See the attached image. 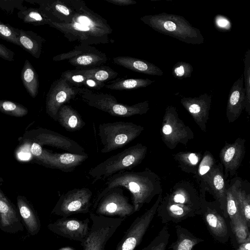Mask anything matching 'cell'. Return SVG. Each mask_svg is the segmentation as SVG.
Instances as JSON below:
<instances>
[{
	"instance_id": "obj_36",
	"label": "cell",
	"mask_w": 250,
	"mask_h": 250,
	"mask_svg": "<svg viewBox=\"0 0 250 250\" xmlns=\"http://www.w3.org/2000/svg\"><path fill=\"white\" fill-rule=\"evenodd\" d=\"M17 16L23 22L34 26L47 24L49 21L39 8H36L26 7L20 10L17 13Z\"/></svg>"
},
{
	"instance_id": "obj_48",
	"label": "cell",
	"mask_w": 250,
	"mask_h": 250,
	"mask_svg": "<svg viewBox=\"0 0 250 250\" xmlns=\"http://www.w3.org/2000/svg\"><path fill=\"white\" fill-rule=\"evenodd\" d=\"M14 52L0 43V58L9 62L14 60Z\"/></svg>"
},
{
	"instance_id": "obj_39",
	"label": "cell",
	"mask_w": 250,
	"mask_h": 250,
	"mask_svg": "<svg viewBox=\"0 0 250 250\" xmlns=\"http://www.w3.org/2000/svg\"><path fill=\"white\" fill-rule=\"evenodd\" d=\"M170 235L168 228L166 225L151 242L142 250H166Z\"/></svg>"
},
{
	"instance_id": "obj_16",
	"label": "cell",
	"mask_w": 250,
	"mask_h": 250,
	"mask_svg": "<svg viewBox=\"0 0 250 250\" xmlns=\"http://www.w3.org/2000/svg\"><path fill=\"white\" fill-rule=\"evenodd\" d=\"M89 219L80 220L62 217L50 223L47 227L52 232L63 238L79 242L81 245L85 241L89 232Z\"/></svg>"
},
{
	"instance_id": "obj_34",
	"label": "cell",
	"mask_w": 250,
	"mask_h": 250,
	"mask_svg": "<svg viewBox=\"0 0 250 250\" xmlns=\"http://www.w3.org/2000/svg\"><path fill=\"white\" fill-rule=\"evenodd\" d=\"M77 73L82 74L88 78L104 83L115 79L118 73L108 66H99L90 68L74 69Z\"/></svg>"
},
{
	"instance_id": "obj_10",
	"label": "cell",
	"mask_w": 250,
	"mask_h": 250,
	"mask_svg": "<svg viewBox=\"0 0 250 250\" xmlns=\"http://www.w3.org/2000/svg\"><path fill=\"white\" fill-rule=\"evenodd\" d=\"M161 134L164 143L170 149L178 144L186 145L194 137L191 129L179 118L176 108L172 105L166 109Z\"/></svg>"
},
{
	"instance_id": "obj_52",
	"label": "cell",
	"mask_w": 250,
	"mask_h": 250,
	"mask_svg": "<svg viewBox=\"0 0 250 250\" xmlns=\"http://www.w3.org/2000/svg\"><path fill=\"white\" fill-rule=\"evenodd\" d=\"M58 250H76L75 248H74L73 247H72L70 246H66V247H64L60 248Z\"/></svg>"
},
{
	"instance_id": "obj_28",
	"label": "cell",
	"mask_w": 250,
	"mask_h": 250,
	"mask_svg": "<svg viewBox=\"0 0 250 250\" xmlns=\"http://www.w3.org/2000/svg\"><path fill=\"white\" fill-rule=\"evenodd\" d=\"M57 121L69 132L78 131L85 125L78 112L67 104H64L60 108L57 114Z\"/></svg>"
},
{
	"instance_id": "obj_12",
	"label": "cell",
	"mask_w": 250,
	"mask_h": 250,
	"mask_svg": "<svg viewBox=\"0 0 250 250\" xmlns=\"http://www.w3.org/2000/svg\"><path fill=\"white\" fill-rule=\"evenodd\" d=\"M162 198V192L158 195L156 201L150 208L133 221L117 244L115 250H134L140 245L156 214Z\"/></svg>"
},
{
	"instance_id": "obj_32",
	"label": "cell",
	"mask_w": 250,
	"mask_h": 250,
	"mask_svg": "<svg viewBox=\"0 0 250 250\" xmlns=\"http://www.w3.org/2000/svg\"><path fill=\"white\" fill-rule=\"evenodd\" d=\"M21 78L26 91L31 97L35 98L39 92V76L36 70L27 59L25 60L21 70Z\"/></svg>"
},
{
	"instance_id": "obj_11",
	"label": "cell",
	"mask_w": 250,
	"mask_h": 250,
	"mask_svg": "<svg viewBox=\"0 0 250 250\" xmlns=\"http://www.w3.org/2000/svg\"><path fill=\"white\" fill-rule=\"evenodd\" d=\"M92 197V192L87 188L69 190L60 197L51 213L62 217L87 213L91 206Z\"/></svg>"
},
{
	"instance_id": "obj_41",
	"label": "cell",
	"mask_w": 250,
	"mask_h": 250,
	"mask_svg": "<svg viewBox=\"0 0 250 250\" xmlns=\"http://www.w3.org/2000/svg\"><path fill=\"white\" fill-rule=\"evenodd\" d=\"M244 79L246 98L245 109L249 115H250V50L246 51L244 59Z\"/></svg>"
},
{
	"instance_id": "obj_6",
	"label": "cell",
	"mask_w": 250,
	"mask_h": 250,
	"mask_svg": "<svg viewBox=\"0 0 250 250\" xmlns=\"http://www.w3.org/2000/svg\"><path fill=\"white\" fill-rule=\"evenodd\" d=\"M144 127L131 122L119 121L99 125L98 135L106 153L122 148L138 137Z\"/></svg>"
},
{
	"instance_id": "obj_44",
	"label": "cell",
	"mask_w": 250,
	"mask_h": 250,
	"mask_svg": "<svg viewBox=\"0 0 250 250\" xmlns=\"http://www.w3.org/2000/svg\"><path fill=\"white\" fill-rule=\"evenodd\" d=\"M193 70V67L189 63L180 61L174 65L172 74L174 78L181 80L191 77Z\"/></svg>"
},
{
	"instance_id": "obj_2",
	"label": "cell",
	"mask_w": 250,
	"mask_h": 250,
	"mask_svg": "<svg viewBox=\"0 0 250 250\" xmlns=\"http://www.w3.org/2000/svg\"><path fill=\"white\" fill-rule=\"evenodd\" d=\"M105 186L97 195H101L112 188H125L131 195L135 212L145 204L150 203L155 195L162 192L160 178L148 168L140 172H119L108 178Z\"/></svg>"
},
{
	"instance_id": "obj_1",
	"label": "cell",
	"mask_w": 250,
	"mask_h": 250,
	"mask_svg": "<svg viewBox=\"0 0 250 250\" xmlns=\"http://www.w3.org/2000/svg\"><path fill=\"white\" fill-rule=\"evenodd\" d=\"M47 24L62 33L69 42L89 45L108 43L112 32L107 21L87 7L83 0L71 21L57 23L49 21Z\"/></svg>"
},
{
	"instance_id": "obj_20",
	"label": "cell",
	"mask_w": 250,
	"mask_h": 250,
	"mask_svg": "<svg viewBox=\"0 0 250 250\" xmlns=\"http://www.w3.org/2000/svg\"><path fill=\"white\" fill-rule=\"evenodd\" d=\"M212 96L208 93L197 97H183L180 102L201 129L205 132L211 107Z\"/></svg>"
},
{
	"instance_id": "obj_43",
	"label": "cell",
	"mask_w": 250,
	"mask_h": 250,
	"mask_svg": "<svg viewBox=\"0 0 250 250\" xmlns=\"http://www.w3.org/2000/svg\"><path fill=\"white\" fill-rule=\"evenodd\" d=\"M216 164V160L212 154L206 151L199 163L196 177L199 180Z\"/></svg>"
},
{
	"instance_id": "obj_14",
	"label": "cell",
	"mask_w": 250,
	"mask_h": 250,
	"mask_svg": "<svg viewBox=\"0 0 250 250\" xmlns=\"http://www.w3.org/2000/svg\"><path fill=\"white\" fill-rule=\"evenodd\" d=\"M80 88L72 85L61 77L54 81L46 95L45 107L47 114L57 121L60 108L78 95Z\"/></svg>"
},
{
	"instance_id": "obj_40",
	"label": "cell",
	"mask_w": 250,
	"mask_h": 250,
	"mask_svg": "<svg viewBox=\"0 0 250 250\" xmlns=\"http://www.w3.org/2000/svg\"><path fill=\"white\" fill-rule=\"evenodd\" d=\"M0 111L18 117H23L28 113V109L22 104L8 100H0Z\"/></svg>"
},
{
	"instance_id": "obj_18",
	"label": "cell",
	"mask_w": 250,
	"mask_h": 250,
	"mask_svg": "<svg viewBox=\"0 0 250 250\" xmlns=\"http://www.w3.org/2000/svg\"><path fill=\"white\" fill-rule=\"evenodd\" d=\"M88 158L87 153H54L43 149L42 155L37 160L48 167L69 172L74 171Z\"/></svg>"
},
{
	"instance_id": "obj_31",
	"label": "cell",
	"mask_w": 250,
	"mask_h": 250,
	"mask_svg": "<svg viewBox=\"0 0 250 250\" xmlns=\"http://www.w3.org/2000/svg\"><path fill=\"white\" fill-rule=\"evenodd\" d=\"M233 192L238 204L240 213L249 227H250V194L243 188V181L236 179L231 181Z\"/></svg>"
},
{
	"instance_id": "obj_23",
	"label": "cell",
	"mask_w": 250,
	"mask_h": 250,
	"mask_svg": "<svg viewBox=\"0 0 250 250\" xmlns=\"http://www.w3.org/2000/svg\"><path fill=\"white\" fill-rule=\"evenodd\" d=\"M34 139L41 146H49L73 154L86 153L84 149L76 142L53 131L41 129Z\"/></svg>"
},
{
	"instance_id": "obj_35",
	"label": "cell",
	"mask_w": 250,
	"mask_h": 250,
	"mask_svg": "<svg viewBox=\"0 0 250 250\" xmlns=\"http://www.w3.org/2000/svg\"><path fill=\"white\" fill-rule=\"evenodd\" d=\"M154 82V81L148 79L143 78L121 79L113 81L111 83L106 84L105 86L111 90H133L146 87Z\"/></svg>"
},
{
	"instance_id": "obj_13",
	"label": "cell",
	"mask_w": 250,
	"mask_h": 250,
	"mask_svg": "<svg viewBox=\"0 0 250 250\" xmlns=\"http://www.w3.org/2000/svg\"><path fill=\"white\" fill-rule=\"evenodd\" d=\"M68 60L75 67V69L93 68L106 63L108 58L105 53L89 45L80 43L73 50L57 55L53 58L54 61Z\"/></svg>"
},
{
	"instance_id": "obj_30",
	"label": "cell",
	"mask_w": 250,
	"mask_h": 250,
	"mask_svg": "<svg viewBox=\"0 0 250 250\" xmlns=\"http://www.w3.org/2000/svg\"><path fill=\"white\" fill-rule=\"evenodd\" d=\"M176 240L169 245L168 249L171 250H195L194 247L204 240L197 237L187 229L180 225L175 226Z\"/></svg>"
},
{
	"instance_id": "obj_21",
	"label": "cell",
	"mask_w": 250,
	"mask_h": 250,
	"mask_svg": "<svg viewBox=\"0 0 250 250\" xmlns=\"http://www.w3.org/2000/svg\"><path fill=\"white\" fill-rule=\"evenodd\" d=\"M162 198L174 204L201 209L200 193L189 182L177 183Z\"/></svg>"
},
{
	"instance_id": "obj_50",
	"label": "cell",
	"mask_w": 250,
	"mask_h": 250,
	"mask_svg": "<svg viewBox=\"0 0 250 250\" xmlns=\"http://www.w3.org/2000/svg\"><path fill=\"white\" fill-rule=\"evenodd\" d=\"M42 150L43 149L40 144L37 142L33 143L31 147V151L36 159L41 156Z\"/></svg>"
},
{
	"instance_id": "obj_24",
	"label": "cell",
	"mask_w": 250,
	"mask_h": 250,
	"mask_svg": "<svg viewBox=\"0 0 250 250\" xmlns=\"http://www.w3.org/2000/svg\"><path fill=\"white\" fill-rule=\"evenodd\" d=\"M0 228L15 233L23 229L19 212L0 189Z\"/></svg>"
},
{
	"instance_id": "obj_37",
	"label": "cell",
	"mask_w": 250,
	"mask_h": 250,
	"mask_svg": "<svg viewBox=\"0 0 250 250\" xmlns=\"http://www.w3.org/2000/svg\"><path fill=\"white\" fill-rule=\"evenodd\" d=\"M230 231L239 245L250 240V228L242 216L233 222H229Z\"/></svg>"
},
{
	"instance_id": "obj_3",
	"label": "cell",
	"mask_w": 250,
	"mask_h": 250,
	"mask_svg": "<svg viewBox=\"0 0 250 250\" xmlns=\"http://www.w3.org/2000/svg\"><path fill=\"white\" fill-rule=\"evenodd\" d=\"M140 20L155 31L191 44H201L204 38L198 28L193 26L184 17L163 12L146 15Z\"/></svg>"
},
{
	"instance_id": "obj_29",
	"label": "cell",
	"mask_w": 250,
	"mask_h": 250,
	"mask_svg": "<svg viewBox=\"0 0 250 250\" xmlns=\"http://www.w3.org/2000/svg\"><path fill=\"white\" fill-rule=\"evenodd\" d=\"M18 38L21 47L35 58L40 57L44 38L32 31L19 28Z\"/></svg>"
},
{
	"instance_id": "obj_15",
	"label": "cell",
	"mask_w": 250,
	"mask_h": 250,
	"mask_svg": "<svg viewBox=\"0 0 250 250\" xmlns=\"http://www.w3.org/2000/svg\"><path fill=\"white\" fill-rule=\"evenodd\" d=\"M82 1L37 0L31 1L39 4V9L50 21L57 23H66L72 20Z\"/></svg>"
},
{
	"instance_id": "obj_4",
	"label": "cell",
	"mask_w": 250,
	"mask_h": 250,
	"mask_svg": "<svg viewBox=\"0 0 250 250\" xmlns=\"http://www.w3.org/2000/svg\"><path fill=\"white\" fill-rule=\"evenodd\" d=\"M147 149L146 146L138 143L106 159L89 171L92 183L136 167L145 159Z\"/></svg>"
},
{
	"instance_id": "obj_19",
	"label": "cell",
	"mask_w": 250,
	"mask_h": 250,
	"mask_svg": "<svg viewBox=\"0 0 250 250\" xmlns=\"http://www.w3.org/2000/svg\"><path fill=\"white\" fill-rule=\"evenodd\" d=\"M245 143V139L238 138L233 143L226 142L221 149L219 157L226 179L229 175H235L240 166L246 152Z\"/></svg>"
},
{
	"instance_id": "obj_8",
	"label": "cell",
	"mask_w": 250,
	"mask_h": 250,
	"mask_svg": "<svg viewBox=\"0 0 250 250\" xmlns=\"http://www.w3.org/2000/svg\"><path fill=\"white\" fill-rule=\"evenodd\" d=\"M92 224L82 250H104L108 240L125 218L105 217L90 213Z\"/></svg>"
},
{
	"instance_id": "obj_45",
	"label": "cell",
	"mask_w": 250,
	"mask_h": 250,
	"mask_svg": "<svg viewBox=\"0 0 250 250\" xmlns=\"http://www.w3.org/2000/svg\"><path fill=\"white\" fill-rule=\"evenodd\" d=\"M61 77L78 87L83 86L86 80L88 78L82 74L75 72L73 70H67L62 72Z\"/></svg>"
},
{
	"instance_id": "obj_5",
	"label": "cell",
	"mask_w": 250,
	"mask_h": 250,
	"mask_svg": "<svg viewBox=\"0 0 250 250\" xmlns=\"http://www.w3.org/2000/svg\"><path fill=\"white\" fill-rule=\"evenodd\" d=\"M78 95L88 105L115 117L141 115L146 114L149 109L147 101L133 105L123 104L118 103L115 97L111 94L95 92L85 87L80 88Z\"/></svg>"
},
{
	"instance_id": "obj_51",
	"label": "cell",
	"mask_w": 250,
	"mask_h": 250,
	"mask_svg": "<svg viewBox=\"0 0 250 250\" xmlns=\"http://www.w3.org/2000/svg\"><path fill=\"white\" fill-rule=\"evenodd\" d=\"M106 1L119 6H126L136 4L133 0H105Z\"/></svg>"
},
{
	"instance_id": "obj_17",
	"label": "cell",
	"mask_w": 250,
	"mask_h": 250,
	"mask_svg": "<svg viewBox=\"0 0 250 250\" xmlns=\"http://www.w3.org/2000/svg\"><path fill=\"white\" fill-rule=\"evenodd\" d=\"M224 168L221 163L215 164L202 177L200 186L211 194L219 205L226 218H228L226 210L227 185L224 177Z\"/></svg>"
},
{
	"instance_id": "obj_49",
	"label": "cell",
	"mask_w": 250,
	"mask_h": 250,
	"mask_svg": "<svg viewBox=\"0 0 250 250\" xmlns=\"http://www.w3.org/2000/svg\"><path fill=\"white\" fill-rule=\"evenodd\" d=\"M105 84L104 83L98 82L91 78H87L85 82L83 87L91 90H99L105 86Z\"/></svg>"
},
{
	"instance_id": "obj_25",
	"label": "cell",
	"mask_w": 250,
	"mask_h": 250,
	"mask_svg": "<svg viewBox=\"0 0 250 250\" xmlns=\"http://www.w3.org/2000/svg\"><path fill=\"white\" fill-rule=\"evenodd\" d=\"M242 75L233 83L230 89L226 108V116L229 123L236 121L245 108L246 98Z\"/></svg>"
},
{
	"instance_id": "obj_46",
	"label": "cell",
	"mask_w": 250,
	"mask_h": 250,
	"mask_svg": "<svg viewBox=\"0 0 250 250\" xmlns=\"http://www.w3.org/2000/svg\"><path fill=\"white\" fill-rule=\"evenodd\" d=\"M22 0H0V8L7 14H12L15 9L21 10L26 7L23 6Z\"/></svg>"
},
{
	"instance_id": "obj_47",
	"label": "cell",
	"mask_w": 250,
	"mask_h": 250,
	"mask_svg": "<svg viewBox=\"0 0 250 250\" xmlns=\"http://www.w3.org/2000/svg\"><path fill=\"white\" fill-rule=\"evenodd\" d=\"M214 21L215 28L221 32H227L231 29V22L224 15H216L214 17Z\"/></svg>"
},
{
	"instance_id": "obj_33",
	"label": "cell",
	"mask_w": 250,
	"mask_h": 250,
	"mask_svg": "<svg viewBox=\"0 0 250 250\" xmlns=\"http://www.w3.org/2000/svg\"><path fill=\"white\" fill-rule=\"evenodd\" d=\"M201 153L191 152H180L175 154L174 159L177 162L179 167L183 171L197 174L199 163L202 159Z\"/></svg>"
},
{
	"instance_id": "obj_42",
	"label": "cell",
	"mask_w": 250,
	"mask_h": 250,
	"mask_svg": "<svg viewBox=\"0 0 250 250\" xmlns=\"http://www.w3.org/2000/svg\"><path fill=\"white\" fill-rule=\"evenodd\" d=\"M0 38L8 42L20 46L18 38V28L4 23L0 20Z\"/></svg>"
},
{
	"instance_id": "obj_22",
	"label": "cell",
	"mask_w": 250,
	"mask_h": 250,
	"mask_svg": "<svg viewBox=\"0 0 250 250\" xmlns=\"http://www.w3.org/2000/svg\"><path fill=\"white\" fill-rule=\"evenodd\" d=\"M156 213L162 223H178L188 218L200 215L201 209L174 204L162 198Z\"/></svg>"
},
{
	"instance_id": "obj_9",
	"label": "cell",
	"mask_w": 250,
	"mask_h": 250,
	"mask_svg": "<svg viewBox=\"0 0 250 250\" xmlns=\"http://www.w3.org/2000/svg\"><path fill=\"white\" fill-rule=\"evenodd\" d=\"M93 209L94 214L105 217L117 216L126 218L135 212L129 198L124 194L122 188L110 189L101 195H97Z\"/></svg>"
},
{
	"instance_id": "obj_27",
	"label": "cell",
	"mask_w": 250,
	"mask_h": 250,
	"mask_svg": "<svg viewBox=\"0 0 250 250\" xmlns=\"http://www.w3.org/2000/svg\"><path fill=\"white\" fill-rule=\"evenodd\" d=\"M17 205L20 216L28 232L31 235L37 234L40 230L41 222L37 212L24 197H17Z\"/></svg>"
},
{
	"instance_id": "obj_7",
	"label": "cell",
	"mask_w": 250,
	"mask_h": 250,
	"mask_svg": "<svg viewBox=\"0 0 250 250\" xmlns=\"http://www.w3.org/2000/svg\"><path fill=\"white\" fill-rule=\"evenodd\" d=\"M206 189L200 186L201 214L208 231L218 242L225 244L230 236L229 224L228 223L219 203L206 199Z\"/></svg>"
},
{
	"instance_id": "obj_26",
	"label": "cell",
	"mask_w": 250,
	"mask_h": 250,
	"mask_svg": "<svg viewBox=\"0 0 250 250\" xmlns=\"http://www.w3.org/2000/svg\"><path fill=\"white\" fill-rule=\"evenodd\" d=\"M113 61L116 64L144 74L160 76L164 74L158 66L142 59L128 56H118L113 58Z\"/></svg>"
},
{
	"instance_id": "obj_38",
	"label": "cell",
	"mask_w": 250,
	"mask_h": 250,
	"mask_svg": "<svg viewBox=\"0 0 250 250\" xmlns=\"http://www.w3.org/2000/svg\"><path fill=\"white\" fill-rule=\"evenodd\" d=\"M226 210L229 222H233L241 216L238 204L230 183L228 184L226 193Z\"/></svg>"
}]
</instances>
